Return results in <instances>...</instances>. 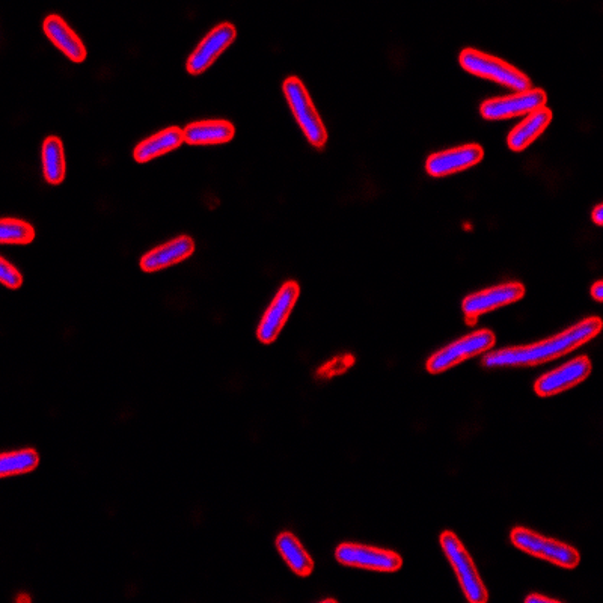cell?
<instances>
[{"label":"cell","instance_id":"obj_1","mask_svg":"<svg viewBox=\"0 0 603 603\" xmlns=\"http://www.w3.org/2000/svg\"><path fill=\"white\" fill-rule=\"evenodd\" d=\"M602 326L600 317H588L567 331L548 338V340L540 341V343L489 352L483 358V365L493 368L545 364V362L554 361V359L561 358L578 347L584 346L602 331Z\"/></svg>","mask_w":603,"mask_h":603},{"label":"cell","instance_id":"obj_2","mask_svg":"<svg viewBox=\"0 0 603 603\" xmlns=\"http://www.w3.org/2000/svg\"><path fill=\"white\" fill-rule=\"evenodd\" d=\"M282 91H284L288 106H290L297 124L307 136L310 144L316 148L325 147L328 142V132H326L322 117L317 112L304 82L296 76L288 77L282 85Z\"/></svg>","mask_w":603,"mask_h":603},{"label":"cell","instance_id":"obj_3","mask_svg":"<svg viewBox=\"0 0 603 603\" xmlns=\"http://www.w3.org/2000/svg\"><path fill=\"white\" fill-rule=\"evenodd\" d=\"M459 62L463 70L468 73L492 80L498 85L513 89V91L521 92L531 89L530 77L525 76L521 70L496 56L487 55V53L478 52L475 49H465L460 52Z\"/></svg>","mask_w":603,"mask_h":603},{"label":"cell","instance_id":"obj_4","mask_svg":"<svg viewBox=\"0 0 603 603\" xmlns=\"http://www.w3.org/2000/svg\"><path fill=\"white\" fill-rule=\"evenodd\" d=\"M441 546L450 560L466 599L472 603H486L489 600L486 587L481 581L480 573L456 534L445 531L441 536Z\"/></svg>","mask_w":603,"mask_h":603},{"label":"cell","instance_id":"obj_5","mask_svg":"<svg viewBox=\"0 0 603 603\" xmlns=\"http://www.w3.org/2000/svg\"><path fill=\"white\" fill-rule=\"evenodd\" d=\"M513 545L533 557L542 558L564 569H575L581 563V555L572 546L558 540L539 536L527 528H515L510 534Z\"/></svg>","mask_w":603,"mask_h":603},{"label":"cell","instance_id":"obj_6","mask_svg":"<svg viewBox=\"0 0 603 603\" xmlns=\"http://www.w3.org/2000/svg\"><path fill=\"white\" fill-rule=\"evenodd\" d=\"M495 343V334L489 329L472 332V334L466 335V337L460 338V340L451 343L450 346L436 352L427 361V370L432 374L450 370V368L456 367L466 359L489 352L495 346Z\"/></svg>","mask_w":603,"mask_h":603},{"label":"cell","instance_id":"obj_7","mask_svg":"<svg viewBox=\"0 0 603 603\" xmlns=\"http://www.w3.org/2000/svg\"><path fill=\"white\" fill-rule=\"evenodd\" d=\"M548 94L543 89H527L515 92L507 97L490 98L481 105V117L490 121L506 120L519 115L533 114L537 109L545 108Z\"/></svg>","mask_w":603,"mask_h":603},{"label":"cell","instance_id":"obj_8","mask_svg":"<svg viewBox=\"0 0 603 603\" xmlns=\"http://www.w3.org/2000/svg\"><path fill=\"white\" fill-rule=\"evenodd\" d=\"M525 296V287L521 282H507V284L496 285V287L486 288L478 293L469 294L465 297L462 304L463 313L466 316V322L474 325L477 317L481 314L490 313L498 308L507 307L515 304Z\"/></svg>","mask_w":603,"mask_h":603},{"label":"cell","instance_id":"obj_9","mask_svg":"<svg viewBox=\"0 0 603 603\" xmlns=\"http://www.w3.org/2000/svg\"><path fill=\"white\" fill-rule=\"evenodd\" d=\"M338 563L358 569L376 570V572H397L403 566V558L388 549L343 543L335 551Z\"/></svg>","mask_w":603,"mask_h":603},{"label":"cell","instance_id":"obj_10","mask_svg":"<svg viewBox=\"0 0 603 603\" xmlns=\"http://www.w3.org/2000/svg\"><path fill=\"white\" fill-rule=\"evenodd\" d=\"M300 287L296 281H288L279 288L278 294L273 299L266 314L261 319L258 326L257 337L263 344H270L281 334L282 328L287 323L297 297H299Z\"/></svg>","mask_w":603,"mask_h":603},{"label":"cell","instance_id":"obj_11","mask_svg":"<svg viewBox=\"0 0 603 603\" xmlns=\"http://www.w3.org/2000/svg\"><path fill=\"white\" fill-rule=\"evenodd\" d=\"M237 31L231 23H222L210 31V34L198 44L192 55L187 59L186 68L192 76L209 70L216 59L234 43Z\"/></svg>","mask_w":603,"mask_h":603},{"label":"cell","instance_id":"obj_12","mask_svg":"<svg viewBox=\"0 0 603 603\" xmlns=\"http://www.w3.org/2000/svg\"><path fill=\"white\" fill-rule=\"evenodd\" d=\"M591 370H593V365H591L588 356H579V358L561 365L557 370L543 374L537 380L534 389H536L540 397H551V395L561 394V392L567 391V389L584 382L590 376Z\"/></svg>","mask_w":603,"mask_h":603},{"label":"cell","instance_id":"obj_13","mask_svg":"<svg viewBox=\"0 0 603 603\" xmlns=\"http://www.w3.org/2000/svg\"><path fill=\"white\" fill-rule=\"evenodd\" d=\"M483 157L484 150L480 145H462V147L451 148V150L432 154L427 159L426 171L432 177H447V175L466 171V169L478 165L483 160Z\"/></svg>","mask_w":603,"mask_h":603},{"label":"cell","instance_id":"obj_14","mask_svg":"<svg viewBox=\"0 0 603 603\" xmlns=\"http://www.w3.org/2000/svg\"><path fill=\"white\" fill-rule=\"evenodd\" d=\"M193 252H195V242L192 237L180 236L145 254L141 258V269L148 273L157 272V270L181 263Z\"/></svg>","mask_w":603,"mask_h":603},{"label":"cell","instance_id":"obj_15","mask_svg":"<svg viewBox=\"0 0 603 603\" xmlns=\"http://www.w3.org/2000/svg\"><path fill=\"white\" fill-rule=\"evenodd\" d=\"M44 34L46 37L67 56L70 61L83 62L88 56L85 44L82 43L76 32L67 25L58 14H50L44 20Z\"/></svg>","mask_w":603,"mask_h":603},{"label":"cell","instance_id":"obj_16","mask_svg":"<svg viewBox=\"0 0 603 603\" xmlns=\"http://www.w3.org/2000/svg\"><path fill=\"white\" fill-rule=\"evenodd\" d=\"M236 127L225 120L196 121L183 129L184 142L189 145H218L230 142Z\"/></svg>","mask_w":603,"mask_h":603},{"label":"cell","instance_id":"obj_17","mask_svg":"<svg viewBox=\"0 0 603 603\" xmlns=\"http://www.w3.org/2000/svg\"><path fill=\"white\" fill-rule=\"evenodd\" d=\"M551 121L552 111L546 108V106L528 115L521 124H518L510 132L509 138H507V145H509L510 150L522 151L530 147L548 129Z\"/></svg>","mask_w":603,"mask_h":603},{"label":"cell","instance_id":"obj_18","mask_svg":"<svg viewBox=\"0 0 603 603\" xmlns=\"http://www.w3.org/2000/svg\"><path fill=\"white\" fill-rule=\"evenodd\" d=\"M183 142V130L180 127H168L136 145L133 157L138 163H147L169 151L177 150Z\"/></svg>","mask_w":603,"mask_h":603},{"label":"cell","instance_id":"obj_19","mask_svg":"<svg viewBox=\"0 0 603 603\" xmlns=\"http://www.w3.org/2000/svg\"><path fill=\"white\" fill-rule=\"evenodd\" d=\"M276 548L296 575L310 576L313 573L314 561L293 534L282 533L276 539Z\"/></svg>","mask_w":603,"mask_h":603},{"label":"cell","instance_id":"obj_20","mask_svg":"<svg viewBox=\"0 0 603 603\" xmlns=\"http://www.w3.org/2000/svg\"><path fill=\"white\" fill-rule=\"evenodd\" d=\"M43 172L47 183L61 184L65 180L64 145L58 136H49L43 144Z\"/></svg>","mask_w":603,"mask_h":603},{"label":"cell","instance_id":"obj_21","mask_svg":"<svg viewBox=\"0 0 603 603\" xmlns=\"http://www.w3.org/2000/svg\"><path fill=\"white\" fill-rule=\"evenodd\" d=\"M40 459L34 450L14 451L5 453L0 457V477L7 478L13 475L28 474L37 468Z\"/></svg>","mask_w":603,"mask_h":603},{"label":"cell","instance_id":"obj_22","mask_svg":"<svg viewBox=\"0 0 603 603\" xmlns=\"http://www.w3.org/2000/svg\"><path fill=\"white\" fill-rule=\"evenodd\" d=\"M35 239V228L20 219L4 218L0 222V242L4 245H28Z\"/></svg>","mask_w":603,"mask_h":603},{"label":"cell","instance_id":"obj_23","mask_svg":"<svg viewBox=\"0 0 603 603\" xmlns=\"http://www.w3.org/2000/svg\"><path fill=\"white\" fill-rule=\"evenodd\" d=\"M0 282L5 287L11 288V290H16V288H19L23 284L22 273L13 264L8 263L5 258L0 260Z\"/></svg>","mask_w":603,"mask_h":603},{"label":"cell","instance_id":"obj_24","mask_svg":"<svg viewBox=\"0 0 603 603\" xmlns=\"http://www.w3.org/2000/svg\"><path fill=\"white\" fill-rule=\"evenodd\" d=\"M527 603L546 602V603H560L558 600L551 599V597L542 596V594H531L525 599Z\"/></svg>","mask_w":603,"mask_h":603},{"label":"cell","instance_id":"obj_25","mask_svg":"<svg viewBox=\"0 0 603 603\" xmlns=\"http://www.w3.org/2000/svg\"><path fill=\"white\" fill-rule=\"evenodd\" d=\"M591 296L597 300V302H602L603 300V282L597 281L594 282L593 287H591Z\"/></svg>","mask_w":603,"mask_h":603},{"label":"cell","instance_id":"obj_26","mask_svg":"<svg viewBox=\"0 0 603 603\" xmlns=\"http://www.w3.org/2000/svg\"><path fill=\"white\" fill-rule=\"evenodd\" d=\"M591 219H593L594 224L602 227L603 225V204H599V206L594 207L593 213H591Z\"/></svg>","mask_w":603,"mask_h":603}]
</instances>
